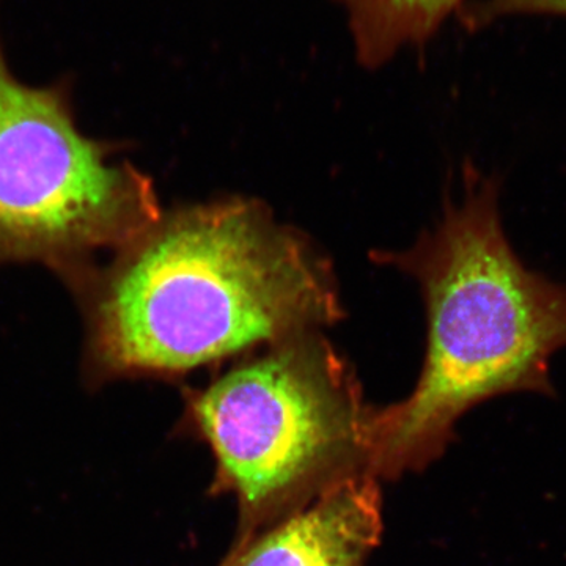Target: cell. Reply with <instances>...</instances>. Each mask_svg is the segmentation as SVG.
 I'll return each mask as SVG.
<instances>
[{"label":"cell","mask_w":566,"mask_h":566,"mask_svg":"<svg viewBox=\"0 0 566 566\" xmlns=\"http://www.w3.org/2000/svg\"><path fill=\"white\" fill-rule=\"evenodd\" d=\"M70 292L91 390L177 378L344 316L326 256L241 197L163 212Z\"/></svg>","instance_id":"obj_1"},{"label":"cell","mask_w":566,"mask_h":566,"mask_svg":"<svg viewBox=\"0 0 566 566\" xmlns=\"http://www.w3.org/2000/svg\"><path fill=\"white\" fill-rule=\"evenodd\" d=\"M375 260L419 282L427 352L411 395L375 411L371 475L427 468L452 444L458 422L494 398H556L551 363L566 348V285L531 270L513 249L499 178L465 166L463 191L434 229Z\"/></svg>","instance_id":"obj_2"},{"label":"cell","mask_w":566,"mask_h":566,"mask_svg":"<svg viewBox=\"0 0 566 566\" xmlns=\"http://www.w3.org/2000/svg\"><path fill=\"white\" fill-rule=\"evenodd\" d=\"M260 349L186 398V424L210 444L216 491L237 497L243 536L370 474L375 409L344 357L319 331Z\"/></svg>","instance_id":"obj_3"},{"label":"cell","mask_w":566,"mask_h":566,"mask_svg":"<svg viewBox=\"0 0 566 566\" xmlns=\"http://www.w3.org/2000/svg\"><path fill=\"white\" fill-rule=\"evenodd\" d=\"M123 145L82 134L73 80L32 87L11 73L0 40V264L39 263L71 290L99 252L161 219L155 186Z\"/></svg>","instance_id":"obj_4"},{"label":"cell","mask_w":566,"mask_h":566,"mask_svg":"<svg viewBox=\"0 0 566 566\" xmlns=\"http://www.w3.org/2000/svg\"><path fill=\"white\" fill-rule=\"evenodd\" d=\"M381 534L378 479L357 474L241 536L221 566H365Z\"/></svg>","instance_id":"obj_5"},{"label":"cell","mask_w":566,"mask_h":566,"mask_svg":"<svg viewBox=\"0 0 566 566\" xmlns=\"http://www.w3.org/2000/svg\"><path fill=\"white\" fill-rule=\"evenodd\" d=\"M345 10L357 61L379 69L406 46H423L474 0H334Z\"/></svg>","instance_id":"obj_6"},{"label":"cell","mask_w":566,"mask_h":566,"mask_svg":"<svg viewBox=\"0 0 566 566\" xmlns=\"http://www.w3.org/2000/svg\"><path fill=\"white\" fill-rule=\"evenodd\" d=\"M510 14H564L566 0H474L461 18L469 28H479Z\"/></svg>","instance_id":"obj_7"}]
</instances>
